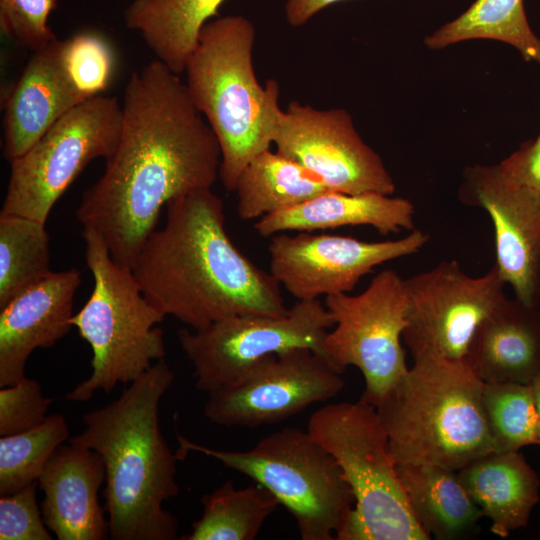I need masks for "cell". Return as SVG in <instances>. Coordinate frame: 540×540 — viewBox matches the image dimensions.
I'll return each instance as SVG.
<instances>
[{
	"mask_svg": "<svg viewBox=\"0 0 540 540\" xmlns=\"http://www.w3.org/2000/svg\"><path fill=\"white\" fill-rule=\"evenodd\" d=\"M52 399L45 397L35 379L23 378L0 390V435L24 432L48 417Z\"/></svg>",
	"mask_w": 540,
	"mask_h": 540,
	"instance_id": "d6a6232c",
	"label": "cell"
},
{
	"mask_svg": "<svg viewBox=\"0 0 540 540\" xmlns=\"http://www.w3.org/2000/svg\"><path fill=\"white\" fill-rule=\"evenodd\" d=\"M203 513L181 540H253L280 504L264 486L236 489L225 481L201 498Z\"/></svg>",
	"mask_w": 540,
	"mask_h": 540,
	"instance_id": "4316f807",
	"label": "cell"
},
{
	"mask_svg": "<svg viewBox=\"0 0 540 540\" xmlns=\"http://www.w3.org/2000/svg\"><path fill=\"white\" fill-rule=\"evenodd\" d=\"M341 375L310 348L270 354L234 382L208 393L204 415L227 427L279 422L336 396L344 387Z\"/></svg>",
	"mask_w": 540,
	"mask_h": 540,
	"instance_id": "4fadbf2b",
	"label": "cell"
},
{
	"mask_svg": "<svg viewBox=\"0 0 540 540\" xmlns=\"http://www.w3.org/2000/svg\"><path fill=\"white\" fill-rule=\"evenodd\" d=\"M106 480L105 465L94 450L61 445L43 469L38 487L44 494L41 511L58 540H103L108 519L99 502Z\"/></svg>",
	"mask_w": 540,
	"mask_h": 540,
	"instance_id": "d6986e66",
	"label": "cell"
},
{
	"mask_svg": "<svg viewBox=\"0 0 540 540\" xmlns=\"http://www.w3.org/2000/svg\"><path fill=\"white\" fill-rule=\"evenodd\" d=\"M122 105L97 95L80 103L23 155L10 161L1 213L45 222L58 199L94 159H109L121 132Z\"/></svg>",
	"mask_w": 540,
	"mask_h": 540,
	"instance_id": "9c48e42d",
	"label": "cell"
},
{
	"mask_svg": "<svg viewBox=\"0 0 540 540\" xmlns=\"http://www.w3.org/2000/svg\"><path fill=\"white\" fill-rule=\"evenodd\" d=\"M483 407L494 451H520L540 445V422L532 384L483 385Z\"/></svg>",
	"mask_w": 540,
	"mask_h": 540,
	"instance_id": "f1b7e54d",
	"label": "cell"
},
{
	"mask_svg": "<svg viewBox=\"0 0 540 540\" xmlns=\"http://www.w3.org/2000/svg\"><path fill=\"white\" fill-rule=\"evenodd\" d=\"M45 224L0 213V307L52 271Z\"/></svg>",
	"mask_w": 540,
	"mask_h": 540,
	"instance_id": "83f0119b",
	"label": "cell"
},
{
	"mask_svg": "<svg viewBox=\"0 0 540 540\" xmlns=\"http://www.w3.org/2000/svg\"><path fill=\"white\" fill-rule=\"evenodd\" d=\"M473 39H491L514 46L525 61L540 63V39L528 23L523 0H475L456 19L425 39L431 49Z\"/></svg>",
	"mask_w": 540,
	"mask_h": 540,
	"instance_id": "484cf974",
	"label": "cell"
},
{
	"mask_svg": "<svg viewBox=\"0 0 540 540\" xmlns=\"http://www.w3.org/2000/svg\"><path fill=\"white\" fill-rule=\"evenodd\" d=\"M166 209L164 227L148 237L132 269L165 317L196 330L235 315L289 312L278 281L233 244L211 188L178 196Z\"/></svg>",
	"mask_w": 540,
	"mask_h": 540,
	"instance_id": "7a4b0ae2",
	"label": "cell"
},
{
	"mask_svg": "<svg viewBox=\"0 0 540 540\" xmlns=\"http://www.w3.org/2000/svg\"><path fill=\"white\" fill-rule=\"evenodd\" d=\"M273 144L331 191L395 192L381 157L362 140L342 108L318 109L292 100L285 111L277 110Z\"/></svg>",
	"mask_w": 540,
	"mask_h": 540,
	"instance_id": "5bb4252c",
	"label": "cell"
},
{
	"mask_svg": "<svg viewBox=\"0 0 540 540\" xmlns=\"http://www.w3.org/2000/svg\"><path fill=\"white\" fill-rule=\"evenodd\" d=\"M225 0H132L124 10L125 26L137 32L156 59L181 74L203 26Z\"/></svg>",
	"mask_w": 540,
	"mask_h": 540,
	"instance_id": "cb8c5ba5",
	"label": "cell"
},
{
	"mask_svg": "<svg viewBox=\"0 0 540 540\" xmlns=\"http://www.w3.org/2000/svg\"><path fill=\"white\" fill-rule=\"evenodd\" d=\"M85 100L69 74L65 40L57 38L34 51L5 97L4 158L10 162L23 155L53 124Z\"/></svg>",
	"mask_w": 540,
	"mask_h": 540,
	"instance_id": "ac0fdd59",
	"label": "cell"
},
{
	"mask_svg": "<svg viewBox=\"0 0 540 540\" xmlns=\"http://www.w3.org/2000/svg\"><path fill=\"white\" fill-rule=\"evenodd\" d=\"M69 426L61 414L29 430L0 438V496L37 482L47 462L65 441Z\"/></svg>",
	"mask_w": 540,
	"mask_h": 540,
	"instance_id": "f546056e",
	"label": "cell"
},
{
	"mask_svg": "<svg viewBox=\"0 0 540 540\" xmlns=\"http://www.w3.org/2000/svg\"><path fill=\"white\" fill-rule=\"evenodd\" d=\"M506 285L495 266L472 277L456 260L405 279L407 325L402 340L412 357L464 360L476 328L506 297Z\"/></svg>",
	"mask_w": 540,
	"mask_h": 540,
	"instance_id": "7c38bea8",
	"label": "cell"
},
{
	"mask_svg": "<svg viewBox=\"0 0 540 540\" xmlns=\"http://www.w3.org/2000/svg\"><path fill=\"white\" fill-rule=\"evenodd\" d=\"M34 482L0 497V540H51L41 506L37 502Z\"/></svg>",
	"mask_w": 540,
	"mask_h": 540,
	"instance_id": "836d02e7",
	"label": "cell"
},
{
	"mask_svg": "<svg viewBox=\"0 0 540 540\" xmlns=\"http://www.w3.org/2000/svg\"><path fill=\"white\" fill-rule=\"evenodd\" d=\"M178 460L188 452L212 457L267 488L295 518L302 540H335L354 506L335 458L308 431L286 427L247 451H226L177 434Z\"/></svg>",
	"mask_w": 540,
	"mask_h": 540,
	"instance_id": "ba28073f",
	"label": "cell"
},
{
	"mask_svg": "<svg viewBox=\"0 0 540 540\" xmlns=\"http://www.w3.org/2000/svg\"><path fill=\"white\" fill-rule=\"evenodd\" d=\"M413 203L402 197L369 192L321 193L298 205L268 214L254 224L263 237L284 231L313 232L343 226L368 225L381 235L415 229Z\"/></svg>",
	"mask_w": 540,
	"mask_h": 540,
	"instance_id": "44dd1931",
	"label": "cell"
},
{
	"mask_svg": "<svg viewBox=\"0 0 540 540\" xmlns=\"http://www.w3.org/2000/svg\"><path fill=\"white\" fill-rule=\"evenodd\" d=\"M340 1L344 0H287L285 16L292 26H302L322 9Z\"/></svg>",
	"mask_w": 540,
	"mask_h": 540,
	"instance_id": "d590c367",
	"label": "cell"
},
{
	"mask_svg": "<svg viewBox=\"0 0 540 540\" xmlns=\"http://www.w3.org/2000/svg\"><path fill=\"white\" fill-rule=\"evenodd\" d=\"M466 206L483 209L494 228V266L526 305H540V190L513 177L501 163L463 172L458 192Z\"/></svg>",
	"mask_w": 540,
	"mask_h": 540,
	"instance_id": "2e32d148",
	"label": "cell"
},
{
	"mask_svg": "<svg viewBox=\"0 0 540 540\" xmlns=\"http://www.w3.org/2000/svg\"><path fill=\"white\" fill-rule=\"evenodd\" d=\"M234 191L239 218L252 220L331 190L302 165L267 149L245 166Z\"/></svg>",
	"mask_w": 540,
	"mask_h": 540,
	"instance_id": "d4e9b609",
	"label": "cell"
},
{
	"mask_svg": "<svg viewBox=\"0 0 540 540\" xmlns=\"http://www.w3.org/2000/svg\"><path fill=\"white\" fill-rule=\"evenodd\" d=\"M375 407L396 465L459 470L494 451L484 383L465 360L423 355Z\"/></svg>",
	"mask_w": 540,
	"mask_h": 540,
	"instance_id": "277c9868",
	"label": "cell"
},
{
	"mask_svg": "<svg viewBox=\"0 0 540 540\" xmlns=\"http://www.w3.org/2000/svg\"><path fill=\"white\" fill-rule=\"evenodd\" d=\"M491 531L499 537L527 526L540 500V478L521 451H492L457 470Z\"/></svg>",
	"mask_w": 540,
	"mask_h": 540,
	"instance_id": "7402d4cb",
	"label": "cell"
},
{
	"mask_svg": "<svg viewBox=\"0 0 540 540\" xmlns=\"http://www.w3.org/2000/svg\"><path fill=\"white\" fill-rule=\"evenodd\" d=\"M396 469L412 514L430 539L471 535L483 515L457 470L431 464H403Z\"/></svg>",
	"mask_w": 540,
	"mask_h": 540,
	"instance_id": "603a6c76",
	"label": "cell"
},
{
	"mask_svg": "<svg viewBox=\"0 0 540 540\" xmlns=\"http://www.w3.org/2000/svg\"><path fill=\"white\" fill-rule=\"evenodd\" d=\"M483 383L540 377V308L507 296L478 325L464 358Z\"/></svg>",
	"mask_w": 540,
	"mask_h": 540,
	"instance_id": "ffe728a7",
	"label": "cell"
},
{
	"mask_svg": "<svg viewBox=\"0 0 540 540\" xmlns=\"http://www.w3.org/2000/svg\"><path fill=\"white\" fill-rule=\"evenodd\" d=\"M65 62L75 86L87 99L107 89L114 55L104 37L81 32L65 39Z\"/></svg>",
	"mask_w": 540,
	"mask_h": 540,
	"instance_id": "4dcf8cb0",
	"label": "cell"
},
{
	"mask_svg": "<svg viewBox=\"0 0 540 540\" xmlns=\"http://www.w3.org/2000/svg\"><path fill=\"white\" fill-rule=\"evenodd\" d=\"M121 105L117 147L83 193L76 217L102 237L116 262L133 269L163 206L212 188L221 152L185 83L157 59L131 74Z\"/></svg>",
	"mask_w": 540,
	"mask_h": 540,
	"instance_id": "6da1fadb",
	"label": "cell"
},
{
	"mask_svg": "<svg viewBox=\"0 0 540 540\" xmlns=\"http://www.w3.org/2000/svg\"><path fill=\"white\" fill-rule=\"evenodd\" d=\"M532 388L534 392V397L536 401L537 411L539 415V422H540V377H538L533 383Z\"/></svg>",
	"mask_w": 540,
	"mask_h": 540,
	"instance_id": "8d00e7d4",
	"label": "cell"
},
{
	"mask_svg": "<svg viewBox=\"0 0 540 540\" xmlns=\"http://www.w3.org/2000/svg\"><path fill=\"white\" fill-rule=\"evenodd\" d=\"M175 375L164 360L109 404L83 416L69 443L96 451L105 465L103 496L112 540H175L178 520L163 503L178 495L177 455L159 423L161 398Z\"/></svg>",
	"mask_w": 540,
	"mask_h": 540,
	"instance_id": "3957f363",
	"label": "cell"
},
{
	"mask_svg": "<svg viewBox=\"0 0 540 540\" xmlns=\"http://www.w3.org/2000/svg\"><path fill=\"white\" fill-rule=\"evenodd\" d=\"M255 28L240 15L218 17L202 28L186 67L188 94L214 132L221 152L219 178L229 192L259 153L273 144L279 84L262 87L253 65Z\"/></svg>",
	"mask_w": 540,
	"mask_h": 540,
	"instance_id": "5b68a950",
	"label": "cell"
},
{
	"mask_svg": "<svg viewBox=\"0 0 540 540\" xmlns=\"http://www.w3.org/2000/svg\"><path fill=\"white\" fill-rule=\"evenodd\" d=\"M500 163L517 180L540 190V134Z\"/></svg>",
	"mask_w": 540,
	"mask_h": 540,
	"instance_id": "e575fe53",
	"label": "cell"
},
{
	"mask_svg": "<svg viewBox=\"0 0 540 540\" xmlns=\"http://www.w3.org/2000/svg\"><path fill=\"white\" fill-rule=\"evenodd\" d=\"M539 308H540V305H539Z\"/></svg>",
	"mask_w": 540,
	"mask_h": 540,
	"instance_id": "74e56055",
	"label": "cell"
},
{
	"mask_svg": "<svg viewBox=\"0 0 540 540\" xmlns=\"http://www.w3.org/2000/svg\"><path fill=\"white\" fill-rule=\"evenodd\" d=\"M77 269L51 271L0 307V387L25 378L34 350L55 345L71 329Z\"/></svg>",
	"mask_w": 540,
	"mask_h": 540,
	"instance_id": "e0dca14e",
	"label": "cell"
},
{
	"mask_svg": "<svg viewBox=\"0 0 540 540\" xmlns=\"http://www.w3.org/2000/svg\"><path fill=\"white\" fill-rule=\"evenodd\" d=\"M428 241L420 229L376 242L310 232L273 235L268 245L270 273L297 300H317L351 292L376 266L415 254Z\"/></svg>",
	"mask_w": 540,
	"mask_h": 540,
	"instance_id": "9a60e30c",
	"label": "cell"
},
{
	"mask_svg": "<svg viewBox=\"0 0 540 540\" xmlns=\"http://www.w3.org/2000/svg\"><path fill=\"white\" fill-rule=\"evenodd\" d=\"M335 328L322 355L340 373L358 368L365 381L360 399L376 407L407 372L402 334L407 325L405 279L387 268L358 295L325 297Z\"/></svg>",
	"mask_w": 540,
	"mask_h": 540,
	"instance_id": "30bf717a",
	"label": "cell"
},
{
	"mask_svg": "<svg viewBox=\"0 0 540 540\" xmlns=\"http://www.w3.org/2000/svg\"><path fill=\"white\" fill-rule=\"evenodd\" d=\"M331 313L317 300H297L283 316L235 315L201 329H181L179 343L194 371L195 388L210 393L270 354L305 347L322 355Z\"/></svg>",
	"mask_w": 540,
	"mask_h": 540,
	"instance_id": "8fae6325",
	"label": "cell"
},
{
	"mask_svg": "<svg viewBox=\"0 0 540 540\" xmlns=\"http://www.w3.org/2000/svg\"><path fill=\"white\" fill-rule=\"evenodd\" d=\"M82 237L94 284L71 324L91 348L92 371L66 395L76 402L130 384L166 355L163 331L156 327L165 316L144 295L133 270L112 258L94 230L83 228Z\"/></svg>",
	"mask_w": 540,
	"mask_h": 540,
	"instance_id": "8992f818",
	"label": "cell"
},
{
	"mask_svg": "<svg viewBox=\"0 0 540 540\" xmlns=\"http://www.w3.org/2000/svg\"><path fill=\"white\" fill-rule=\"evenodd\" d=\"M307 431L335 458L354 497L335 540L430 539L409 507L373 405H325L310 416Z\"/></svg>",
	"mask_w": 540,
	"mask_h": 540,
	"instance_id": "52a82bcc",
	"label": "cell"
},
{
	"mask_svg": "<svg viewBox=\"0 0 540 540\" xmlns=\"http://www.w3.org/2000/svg\"><path fill=\"white\" fill-rule=\"evenodd\" d=\"M57 0H0L2 33L21 48L37 51L57 37L48 17Z\"/></svg>",
	"mask_w": 540,
	"mask_h": 540,
	"instance_id": "1f68e13d",
	"label": "cell"
}]
</instances>
